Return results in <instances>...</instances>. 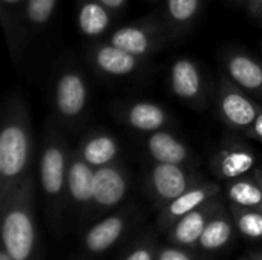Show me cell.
Wrapping results in <instances>:
<instances>
[{
    "label": "cell",
    "instance_id": "1",
    "mask_svg": "<svg viewBox=\"0 0 262 260\" xmlns=\"http://www.w3.org/2000/svg\"><path fill=\"white\" fill-rule=\"evenodd\" d=\"M34 153L32 123L20 93H11L3 106L0 130V201L29 175Z\"/></svg>",
    "mask_w": 262,
    "mask_h": 260
},
{
    "label": "cell",
    "instance_id": "2",
    "mask_svg": "<svg viewBox=\"0 0 262 260\" xmlns=\"http://www.w3.org/2000/svg\"><path fill=\"white\" fill-rule=\"evenodd\" d=\"M34 193L35 181L29 173L11 195L0 201L2 244L14 260H40Z\"/></svg>",
    "mask_w": 262,
    "mask_h": 260
},
{
    "label": "cell",
    "instance_id": "3",
    "mask_svg": "<svg viewBox=\"0 0 262 260\" xmlns=\"http://www.w3.org/2000/svg\"><path fill=\"white\" fill-rule=\"evenodd\" d=\"M69 152L68 143L58 129L48 126L38 159V181L46 205L52 215L60 211L66 204Z\"/></svg>",
    "mask_w": 262,
    "mask_h": 260
},
{
    "label": "cell",
    "instance_id": "4",
    "mask_svg": "<svg viewBox=\"0 0 262 260\" xmlns=\"http://www.w3.org/2000/svg\"><path fill=\"white\" fill-rule=\"evenodd\" d=\"M170 35L172 34L164 21L155 18H143L140 21L129 23L115 29L107 37V41L140 58H144L161 49Z\"/></svg>",
    "mask_w": 262,
    "mask_h": 260
},
{
    "label": "cell",
    "instance_id": "5",
    "mask_svg": "<svg viewBox=\"0 0 262 260\" xmlns=\"http://www.w3.org/2000/svg\"><path fill=\"white\" fill-rule=\"evenodd\" d=\"M216 106L223 121L235 130H247L258 113L261 106L241 87H238L227 75L221 78L216 90Z\"/></svg>",
    "mask_w": 262,
    "mask_h": 260
},
{
    "label": "cell",
    "instance_id": "6",
    "mask_svg": "<svg viewBox=\"0 0 262 260\" xmlns=\"http://www.w3.org/2000/svg\"><path fill=\"white\" fill-rule=\"evenodd\" d=\"M200 182L201 179L196 173L180 164L155 162L147 175L149 193L161 208Z\"/></svg>",
    "mask_w": 262,
    "mask_h": 260
},
{
    "label": "cell",
    "instance_id": "7",
    "mask_svg": "<svg viewBox=\"0 0 262 260\" xmlns=\"http://www.w3.org/2000/svg\"><path fill=\"white\" fill-rule=\"evenodd\" d=\"M89 103V87L83 74L77 69H64L54 86V107L60 121L77 123Z\"/></svg>",
    "mask_w": 262,
    "mask_h": 260
},
{
    "label": "cell",
    "instance_id": "8",
    "mask_svg": "<svg viewBox=\"0 0 262 260\" xmlns=\"http://www.w3.org/2000/svg\"><path fill=\"white\" fill-rule=\"evenodd\" d=\"M129 193V175L124 167L114 162L95 169L94 202L91 213L111 211L121 205Z\"/></svg>",
    "mask_w": 262,
    "mask_h": 260
},
{
    "label": "cell",
    "instance_id": "9",
    "mask_svg": "<svg viewBox=\"0 0 262 260\" xmlns=\"http://www.w3.org/2000/svg\"><path fill=\"white\" fill-rule=\"evenodd\" d=\"M134 219V210L126 207L97 221L83 236V248L92 256H100L114 248L127 233Z\"/></svg>",
    "mask_w": 262,
    "mask_h": 260
},
{
    "label": "cell",
    "instance_id": "10",
    "mask_svg": "<svg viewBox=\"0 0 262 260\" xmlns=\"http://www.w3.org/2000/svg\"><path fill=\"white\" fill-rule=\"evenodd\" d=\"M94 179L95 169L89 166L77 150H71L66 179V204L80 215L91 213L94 202Z\"/></svg>",
    "mask_w": 262,
    "mask_h": 260
},
{
    "label": "cell",
    "instance_id": "11",
    "mask_svg": "<svg viewBox=\"0 0 262 260\" xmlns=\"http://www.w3.org/2000/svg\"><path fill=\"white\" fill-rule=\"evenodd\" d=\"M223 207L224 204L218 198H213L196 210L187 213L167 230V241L173 245L196 248L204 228Z\"/></svg>",
    "mask_w": 262,
    "mask_h": 260
},
{
    "label": "cell",
    "instance_id": "12",
    "mask_svg": "<svg viewBox=\"0 0 262 260\" xmlns=\"http://www.w3.org/2000/svg\"><path fill=\"white\" fill-rule=\"evenodd\" d=\"M170 89L177 98L192 107L204 104V78L200 66L190 58H178L173 61L169 72Z\"/></svg>",
    "mask_w": 262,
    "mask_h": 260
},
{
    "label": "cell",
    "instance_id": "13",
    "mask_svg": "<svg viewBox=\"0 0 262 260\" xmlns=\"http://www.w3.org/2000/svg\"><path fill=\"white\" fill-rule=\"evenodd\" d=\"M220 193H221V187L218 184L201 181L200 184L193 185L186 193L169 202L164 208H161V213L158 216V227L167 231L178 219L196 210L198 207L204 205L210 199L218 198Z\"/></svg>",
    "mask_w": 262,
    "mask_h": 260
},
{
    "label": "cell",
    "instance_id": "14",
    "mask_svg": "<svg viewBox=\"0 0 262 260\" xmlns=\"http://www.w3.org/2000/svg\"><path fill=\"white\" fill-rule=\"evenodd\" d=\"M227 77L250 97L262 100V63L243 51H230L224 55Z\"/></svg>",
    "mask_w": 262,
    "mask_h": 260
},
{
    "label": "cell",
    "instance_id": "15",
    "mask_svg": "<svg viewBox=\"0 0 262 260\" xmlns=\"http://www.w3.org/2000/svg\"><path fill=\"white\" fill-rule=\"evenodd\" d=\"M89 57L92 66L109 77H127L137 72L143 63V58L114 46L109 41L95 44Z\"/></svg>",
    "mask_w": 262,
    "mask_h": 260
},
{
    "label": "cell",
    "instance_id": "16",
    "mask_svg": "<svg viewBox=\"0 0 262 260\" xmlns=\"http://www.w3.org/2000/svg\"><path fill=\"white\" fill-rule=\"evenodd\" d=\"M144 147L155 162L186 166L190 159V149L187 144L164 129L150 133L144 143Z\"/></svg>",
    "mask_w": 262,
    "mask_h": 260
},
{
    "label": "cell",
    "instance_id": "17",
    "mask_svg": "<svg viewBox=\"0 0 262 260\" xmlns=\"http://www.w3.org/2000/svg\"><path fill=\"white\" fill-rule=\"evenodd\" d=\"M78 155L94 169L104 167L109 164L117 162L120 146L114 135L101 130H95L89 135H86L78 147L75 149Z\"/></svg>",
    "mask_w": 262,
    "mask_h": 260
},
{
    "label": "cell",
    "instance_id": "18",
    "mask_svg": "<svg viewBox=\"0 0 262 260\" xmlns=\"http://www.w3.org/2000/svg\"><path fill=\"white\" fill-rule=\"evenodd\" d=\"M256 164V155L252 149L243 146H233L223 149L213 158L212 167L216 176L221 179H238L246 176Z\"/></svg>",
    "mask_w": 262,
    "mask_h": 260
},
{
    "label": "cell",
    "instance_id": "19",
    "mask_svg": "<svg viewBox=\"0 0 262 260\" xmlns=\"http://www.w3.org/2000/svg\"><path fill=\"white\" fill-rule=\"evenodd\" d=\"M121 113L126 126L143 133H154L157 130H163L169 123L167 110L152 101L132 103Z\"/></svg>",
    "mask_w": 262,
    "mask_h": 260
},
{
    "label": "cell",
    "instance_id": "20",
    "mask_svg": "<svg viewBox=\"0 0 262 260\" xmlns=\"http://www.w3.org/2000/svg\"><path fill=\"white\" fill-rule=\"evenodd\" d=\"M114 12L100 0H78L77 25L78 31L88 38H100L112 26Z\"/></svg>",
    "mask_w": 262,
    "mask_h": 260
},
{
    "label": "cell",
    "instance_id": "21",
    "mask_svg": "<svg viewBox=\"0 0 262 260\" xmlns=\"http://www.w3.org/2000/svg\"><path fill=\"white\" fill-rule=\"evenodd\" d=\"M235 222L226 207H223L204 228L196 248L204 253H216L224 250L235 236Z\"/></svg>",
    "mask_w": 262,
    "mask_h": 260
},
{
    "label": "cell",
    "instance_id": "22",
    "mask_svg": "<svg viewBox=\"0 0 262 260\" xmlns=\"http://www.w3.org/2000/svg\"><path fill=\"white\" fill-rule=\"evenodd\" d=\"M201 9V0H164V23L170 34L180 35L192 28Z\"/></svg>",
    "mask_w": 262,
    "mask_h": 260
},
{
    "label": "cell",
    "instance_id": "23",
    "mask_svg": "<svg viewBox=\"0 0 262 260\" xmlns=\"http://www.w3.org/2000/svg\"><path fill=\"white\" fill-rule=\"evenodd\" d=\"M58 0H26L21 17V38L40 32L54 17Z\"/></svg>",
    "mask_w": 262,
    "mask_h": 260
},
{
    "label": "cell",
    "instance_id": "24",
    "mask_svg": "<svg viewBox=\"0 0 262 260\" xmlns=\"http://www.w3.org/2000/svg\"><path fill=\"white\" fill-rule=\"evenodd\" d=\"M227 198L230 204L262 210V187L255 178H238L227 184Z\"/></svg>",
    "mask_w": 262,
    "mask_h": 260
},
{
    "label": "cell",
    "instance_id": "25",
    "mask_svg": "<svg viewBox=\"0 0 262 260\" xmlns=\"http://www.w3.org/2000/svg\"><path fill=\"white\" fill-rule=\"evenodd\" d=\"M25 3L26 0H0L2 23L11 52L17 49V40L21 37V17Z\"/></svg>",
    "mask_w": 262,
    "mask_h": 260
},
{
    "label": "cell",
    "instance_id": "26",
    "mask_svg": "<svg viewBox=\"0 0 262 260\" xmlns=\"http://www.w3.org/2000/svg\"><path fill=\"white\" fill-rule=\"evenodd\" d=\"M230 215L233 218L236 231L252 241L262 239V210L244 208L230 204Z\"/></svg>",
    "mask_w": 262,
    "mask_h": 260
},
{
    "label": "cell",
    "instance_id": "27",
    "mask_svg": "<svg viewBox=\"0 0 262 260\" xmlns=\"http://www.w3.org/2000/svg\"><path fill=\"white\" fill-rule=\"evenodd\" d=\"M157 241L152 234L144 236L137 244H134L121 260H155L157 257Z\"/></svg>",
    "mask_w": 262,
    "mask_h": 260
},
{
    "label": "cell",
    "instance_id": "28",
    "mask_svg": "<svg viewBox=\"0 0 262 260\" xmlns=\"http://www.w3.org/2000/svg\"><path fill=\"white\" fill-rule=\"evenodd\" d=\"M155 260H204L200 256H196L195 253L190 251V248L186 247H180V245H164L160 247L157 251V257Z\"/></svg>",
    "mask_w": 262,
    "mask_h": 260
},
{
    "label": "cell",
    "instance_id": "29",
    "mask_svg": "<svg viewBox=\"0 0 262 260\" xmlns=\"http://www.w3.org/2000/svg\"><path fill=\"white\" fill-rule=\"evenodd\" d=\"M246 133H247V136H250L253 139H258V141L262 143V109L261 112L258 113L256 120L253 121V124L246 130Z\"/></svg>",
    "mask_w": 262,
    "mask_h": 260
},
{
    "label": "cell",
    "instance_id": "30",
    "mask_svg": "<svg viewBox=\"0 0 262 260\" xmlns=\"http://www.w3.org/2000/svg\"><path fill=\"white\" fill-rule=\"evenodd\" d=\"M106 8H109L115 15H118L121 11L126 9L127 6V0H100Z\"/></svg>",
    "mask_w": 262,
    "mask_h": 260
},
{
    "label": "cell",
    "instance_id": "31",
    "mask_svg": "<svg viewBox=\"0 0 262 260\" xmlns=\"http://www.w3.org/2000/svg\"><path fill=\"white\" fill-rule=\"evenodd\" d=\"M247 11L252 17L262 18V0H247Z\"/></svg>",
    "mask_w": 262,
    "mask_h": 260
},
{
    "label": "cell",
    "instance_id": "32",
    "mask_svg": "<svg viewBox=\"0 0 262 260\" xmlns=\"http://www.w3.org/2000/svg\"><path fill=\"white\" fill-rule=\"evenodd\" d=\"M239 260H262V251H253L252 254L243 256Z\"/></svg>",
    "mask_w": 262,
    "mask_h": 260
},
{
    "label": "cell",
    "instance_id": "33",
    "mask_svg": "<svg viewBox=\"0 0 262 260\" xmlns=\"http://www.w3.org/2000/svg\"><path fill=\"white\" fill-rule=\"evenodd\" d=\"M253 178L261 184V187H262V169H258L256 172H255V175H253Z\"/></svg>",
    "mask_w": 262,
    "mask_h": 260
},
{
    "label": "cell",
    "instance_id": "34",
    "mask_svg": "<svg viewBox=\"0 0 262 260\" xmlns=\"http://www.w3.org/2000/svg\"><path fill=\"white\" fill-rule=\"evenodd\" d=\"M0 260H14L3 248H2V251H0Z\"/></svg>",
    "mask_w": 262,
    "mask_h": 260
},
{
    "label": "cell",
    "instance_id": "35",
    "mask_svg": "<svg viewBox=\"0 0 262 260\" xmlns=\"http://www.w3.org/2000/svg\"><path fill=\"white\" fill-rule=\"evenodd\" d=\"M236 2H246L247 3V0H236Z\"/></svg>",
    "mask_w": 262,
    "mask_h": 260
},
{
    "label": "cell",
    "instance_id": "36",
    "mask_svg": "<svg viewBox=\"0 0 262 260\" xmlns=\"http://www.w3.org/2000/svg\"><path fill=\"white\" fill-rule=\"evenodd\" d=\"M75 260H83V259H75Z\"/></svg>",
    "mask_w": 262,
    "mask_h": 260
}]
</instances>
